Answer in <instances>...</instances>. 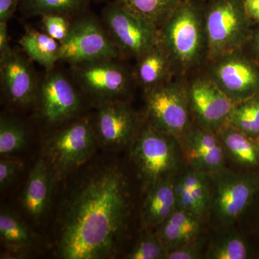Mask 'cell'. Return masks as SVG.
I'll use <instances>...</instances> for the list:
<instances>
[{
	"instance_id": "e0dca14e",
	"label": "cell",
	"mask_w": 259,
	"mask_h": 259,
	"mask_svg": "<svg viewBox=\"0 0 259 259\" xmlns=\"http://www.w3.org/2000/svg\"><path fill=\"white\" fill-rule=\"evenodd\" d=\"M136 61L133 70L135 81L144 92L161 86L176 77L171 59L159 41Z\"/></svg>"
},
{
	"instance_id": "30bf717a",
	"label": "cell",
	"mask_w": 259,
	"mask_h": 259,
	"mask_svg": "<svg viewBox=\"0 0 259 259\" xmlns=\"http://www.w3.org/2000/svg\"><path fill=\"white\" fill-rule=\"evenodd\" d=\"M134 141L132 158L147 185L171 178L177 167V140L146 122Z\"/></svg>"
},
{
	"instance_id": "8fae6325",
	"label": "cell",
	"mask_w": 259,
	"mask_h": 259,
	"mask_svg": "<svg viewBox=\"0 0 259 259\" xmlns=\"http://www.w3.org/2000/svg\"><path fill=\"white\" fill-rule=\"evenodd\" d=\"M182 79L193 122L217 133L228 122L234 103L203 69Z\"/></svg>"
},
{
	"instance_id": "9a60e30c",
	"label": "cell",
	"mask_w": 259,
	"mask_h": 259,
	"mask_svg": "<svg viewBox=\"0 0 259 259\" xmlns=\"http://www.w3.org/2000/svg\"><path fill=\"white\" fill-rule=\"evenodd\" d=\"M94 126L97 140L110 148L132 142L141 128L137 114L123 100L99 105Z\"/></svg>"
},
{
	"instance_id": "4fadbf2b",
	"label": "cell",
	"mask_w": 259,
	"mask_h": 259,
	"mask_svg": "<svg viewBox=\"0 0 259 259\" xmlns=\"http://www.w3.org/2000/svg\"><path fill=\"white\" fill-rule=\"evenodd\" d=\"M215 175L213 209L223 224L236 221L251 203L259 189V177L221 171Z\"/></svg>"
},
{
	"instance_id": "cb8c5ba5",
	"label": "cell",
	"mask_w": 259,
	"mask_h": 259,
	"mask_svg": "<svg viewBox=\"0 0 259 259\" xmlns=\"http://www.w3.org/2000/svg\"><path fill=\"white\" fill-rule=\"evenodd\" d=\"M91 0H20L19 10L27 18L61 15L74 19L88 11Z\"/></svg>"
},
{
	"instance_id": "ba28073f",
	"label": "cell",
	"mask_w": 259,
	"mask_h": 259,
	"mask_svg": "<svg viewBox=\"0 0 259 259\" xmlns=\"http://www.w3.org/2000/svg\"><path fill=\"white\" fill-rule=\"evenodd\" d=\"M102 21L122 58L137 59L159 41V29L115 0L102 10Z\"/></svg>"
},
{
	"instance_id": "603a6c76",
	"label": "cell",
	"mask_w": 259,
	"mask_h": 259,
	"mask_svg": "<svg viewBox=\"0 0 259 259\" xmlns=\"http://www.w3.org/2000/svg\"><path fill=\"white\" fill-rule=\"evenodd\" d=\"M19 44L30 61L40 64L47 71L54 68L60 59V42L46 32L27 30Z\"/></svg>"
},
{
	"instance_id": "52a82bcc",
	"label": "cell",
	"mask_w": 259,
	"mask_h": 259,
	"mask_svg": "<svg viewBox=\"0 0 259 259\" xmlns=\"http://www.w3.org/2000/svg\"><path fill=\"white\" fill-rule=\"evenodd\" d=\"M101 59L73 66V78L81 93L99 105L129 96L135 84L134 73L119 61Z\"/></svg>"
},
{
	"instance_id": "44dd1931",
	"label": "cell",
	"mask_w": 259,
	"mask_h": 259,
	"mask_svg": "<svg viewBox=\"0 0 259 259\" xmlns=\"http://www.w3.org/2000/svg\"><path fill=\"white\" fill-rule=\"evenodd\" d=\"M200 228L199 218L177 209L158 226L156 233L168 252L197 238Z\"/></svg>"
},
{
	"instance_id": "5b68a950",
	"label": "cell",
	"mask_w": 259,
	"mask_h": 259,
	"mask_svg": "<svg viewBox=\"0 0 259 259\" xmlns=\"http://www.w3.org/2000/svg\"><path fill=\"white\" fill-rule=\"evenodd\" d=\"M93 122L88 118L70 122L48 138L45 158L56 179L66 176L88 161L97 141Z\"/></svg>"
},
{
	"instance_id": "3957f363",
	"label": "cell",
	"mask_w": 259,
	"mask_h": 259,
	"mask_svg": "<svg viewBox=\"0 0 259 259\" xmlns=\"http://www.w3.org/2000/svg\"><path fill=\"white\" fill-rule=\"evenodd\" d=\"M203 16L208 59L243 49L251 36L244 0H211L204 3Z\"/></svg>"
},
{
	"instance_id": "484cf974",
	"label": "cell",
	"mask_w": 259,
	"mask_h": 259,
	"mask_svg": "<svg viewBox=\"0 0 259 259\" xmlns=\"http://www.w3.org/2000/svg\"><path fill=\"white\" fill-rule=\"evenodd\" d=\"M158 29L177 9L182 0H115Z\"/></svg>"
},
{
	"instance_id": "f546056e",
	"label": "cell",
	"mask_w": 259,
	"mask_h": 259,
	"mask_svg": "<svg viewBox=\"0 0 259 259\" xmlns=\"http://www.w3.org/2000/svg\"><path fill=\"white\" fill-rule=\"evenodd\" d=\"M167 251L156 233L145 231L137 244L127 255L130 259L166 258Z\"/></svg>"
},
{
	"instance_id": "4dcf8cb0",
	"label": "cell",
	"mask_w": 259,
	"mask_h": 259,
	"mask_svg": "<svg viewBox=\"0 0 259 259\" xmlns=\"http://www.w3.org/2000/svg\"><path fill=\"white\" fill-rule=\"evenodd\" d=\"M72 19L61 15H47L41 17L46 33L61 42L67 37Z\"/></svg>"
},
{
	"instance_id": "d590c367",
	"label": "cell",
	"mask_w": 259,
	"mask_h": 259,
	"mask_svg": "<svg viewBox=\"0 0 259 259\" xmlns=\"http://www.w3.org/2000/svg\"><path fill=\"white\" fill-rule=\"evenodd\" d=\"M8 23H0V58L3 57L12 51L10 45Z\"/></svg>"
},
{
	"instance_id": "ffe728a7",
	"label": "cell",
	"mask_w": 259,
	"mask_h": 259,
	"mask_svg": "<svg viewBox=\"0 0 259 259\" xmlns=\"http://www.w3.org/2000/svg\"><path fill=\"white\" fill-rule=\"evenodd\" d=\"M148 187L141 219L145 226L158 227L177 209L174 180L166 179Z\"/></svg>"
},
{
	"instance_id": "7c38bea8",
	"label": "cell",
	"mask_w": 259,
	"mask_h": 259,
	"mask_svg": "<svg viewBox=\"0 0 259 259\" xmlns=\"http://www.w3.org/2000/svg\"><path fill=\"white\" fill-rule=\"evenodd\" d=\"M81 93L74 78L53 68L39 81L35 102H38L40 115L48 124L61 125L79 111Z\"/></svg>"
},
{
	"instance_id": "277c9868",
	"label": "cell",
	"mask_w": 259,
	"mask_h": 259,
	"mask_svg": "<svg viewBox=\"0 0 259 259\" xmlns=\"http://www.w3.org/2000/svg\"><path fill=\"white\" fill-rule=\"evenodd\" d=\"M146 122L177 141L193 124L183 79H175L144 92Z\"/></svg>"
},
{
	"instance_id": "d4e9b609",
	"label": "cell",
	"mask_w": 259,
	"mask_h": 259,
	"mask_svg": "<svg viewBox=\"0 0 259 259\" xmlns=\"http://www.w3.org/2000/svg\"><path fill=\"white\" fill-rule=\"evenodd\" d=\"M0 239L8 252L20 253L32 243V236L28 227L22 220L9 209L0 212Z\"/></svg>"
},
{
	"instance_id": "f35d334b",
	"label": "cell",
	"mask_w": 259,
	"mask_h": 259,
	"mask_svg": "<svg viewBox=\"0 0 259 259\" xmlns=\"http://www.w3.org/2000/svg\"><path fill=\"white\" fill-rule=\"evenodd\" d=\"M95 1H97V2H102V1H105V0H95Z\"/></svg>"
},
{
	"instance_id": "8992f818",
	"label": "cell",
	"mask_w": 259,
	"mask_h": 259,
	"mask_svg": "<svg viewBox=\"0 0 259 259\" xmlns=\"http://www.w3.org/2000/svg\"><path fill=\"white\" fill-rule=\"evenodd\" d=\"M121 58L102 19L88 11L72 19L67 37L60 42L59 61L72 66Z\"/></svg>"
},
{
	"instance_id": "9c48e42d",
	"label": "cell",
	"mask_w": 259,
	"mask_h": 259,
	"mask_svg": "<svg viewBox=\"0 0 259 259\" xmlns=\"http://www.w3.org/2000/svg\"><path fill=\"white\" fill-rule=\"evenodd\" d=\"M202 69L233 103L259 93V65L243 49L207 59Z\"/></svg>"
},
{
	"instance_id": "6da1fadb",
	"label": "cell",
	"mask_w": 259,
	"mask_h": 259,
	"mask_svg": "<svg viewBox=\"0 0 259 259\" xmlns=\"http://www.w3.org/2000/svg\"><path fill=\"white\" fill-rule=\"evenodd\" d=\"M131 209L128 182L120 167L105 163L77 179L61 209L58 251L66 259L112 257Z\"/></svg>"
},
{
	"instance_id": "7a4b0ae2",
	"label": "cell",
	"mask_w": 259,
	"mask_h": 259,
	"mask_svg": "<svg viewBox=\"0 0 259 259\" xmlns=\"http://www.w3.org/2000/svg\"><path fill=\"white\" fill-rule=\"evenodd\" d=\"M204 3L182 0L159 28V44L169 56L176 77L202 69L208 59Z\"/></svg>"
},
{
	"instance_id": "1f68e13d",
	"label": "cell",
	"mask_w": 259,
	"mask_h": 259,
	"mask_svg": "<svg viewBox=\"0 0 259 259\" xmlns=\"http://www.w3.org/2000/svg\"><path fill=\"white\" fill-rule=\"evenodd\" d=\"M203 238H197L179 248L167 252L166 259L199 258L203 250Z\"/></svg>"
},
{
	"instance_id": "d6986e66",
	"label": "cell",
	"mask_w": 259,
	"mask_h": 259,
	"mask_svg": "<svg viewBox=\"0 0 259 259\" xmlns=\"http://www.w3.org/2000/svg\"><path fill=\"white\" fill-rule=\"evenodd\" d=\"M204 172L192 169L174 180L177 209L200 219L209 205V182Z\"/></svg>"
},
{
	"instance_id": "e575fe53",
	"label": "cell",
	"mask_w": 259,
	"mask_h": 259,
	"mask_svg": "<svg viewBox=\"0 0 259 259\" xmlns=\"http://www.w3.org/2000/svg\"><path fill=\"white\" fill-rule=\"evenodd\" d=\"M243 50L259 65V25L253 28L251 36Z\"/></svg>"
},
{
	"instance_id": "f1b7e54d",
	"label": "cell",
	"mask_w": 259,
	"mask_h": 259,
	"mask_svg": "<svg viewBox=\"0 0 259 259\" xmlns=\"http://www.w3.org/2000/svg\"><path fill=\"white\" fill-rule=\"evenodd\" d=\"M208 255L212 259H245L248 258L249 250L241 236L229 234L212 245Z\"/></svg>"
},
{
	"instance_id": "83f0119b",
	"label": "cell",
	"mask_w": 259,
	"mask_h": 259,
	"mask_svg": "<svg viewBox=\"0 0 259 259\" xmlns=\"http://www.w3.org/2000/svg\"><path fill=\"white\" fill-rule=\"evenodd\" d=\"M28 132L20 121L13 117L0 119V154L10 156L23 151L28 143Z\"/></svg>"
},
{
	"instance_id": "5bb4252c",
	"label": "cell",
	"mask_w": 259,
	"mask_h": 259,
	"mask_svg": "<svg viewBox=\"0 0 259 259\" xmlns=\"http://www.w3.org/2000/svg\"><path fill=\"white\" fill-rule=\"evenodd\" d=\"M39 81L30 60L12 49L0 58L1 91L8 104L18 107L35 103Z\"/></svg>"
},
{
	"instance_id": "7402d4cb",
	"label": "cell",
	"mask_w": 259,
	"mask_h": 259,
	"mask_svg": "<svg viewBox=\"0 0 259 259\" xmlns=\"http://www.w3.org/2000/svg\"><path fill=\"white\" fill-rule=\"evenodd\" d=\"M225 151L240 166L252 168L259 165V141L227 122L217 131Z\"/></svg>"
},
{
	"instance_id": "8d00e7d4",
	"label": "cell",
	"mask_w": 259,
	"mask_h": 259,
	"mask_svg": "<svg viewBox=\"0 0 259 259\" xmlns=\"http://www.w3.org/2000/svg\"><path fill=\"white\" fill-rule=\"evenodd\" d=\"M245 9L253 25H259V0H244Z\"/></svg>"
},
{
	"instance_id": "836d02e7",
	"label": "cell",
	"mask_w": 259,
	"mask_h": 259,
	"mask_svg": "<svg viewBox=\"0 0 259 259\" xmlns=\"http://www.w3.org/2000/svg\"><path fill=\"white\" fill-rule=\"evenodd\" d=\"M19 5L20 0H0V23H8L19 8Z\"/></svg>"
},
{
	"instance_id": "74e56055",
	"label": "cell",
	"mask_w": 259,
	"mask_h": 259,
	"mask_svg": "<svg viewBox=\"0 0 259 259\" xmlns=\"http://www.w3.org/2000/svg\"><path fill=\"white\" fill-rule=\"evenodd\" d=\"M198 1L202 3H207V2L211 1V0H198Z\"/></svg>"
},
{
	"instance_id": "ac0fdd59",
	"label": "cell",
	"mask_w": 259,
	"mask_h": 259,
	"mask_svg": "<svg viewBox=\"0 0 259 259\" xmlns=\"http://www.w3.org/2000/svg\"><path fill=\"white\" fill-rule=\"evenodd\" d=\"M55 180L45 158L37 160L29 175L21 199L24 209L31 217L39 218L47 212Z\"/></svg>"
},
{
	"instance_id": "d6a6232c",
	"label": "cell",
	"mask_w": 259,
	"mask_h": 259,
	"mask_svg": "<svg viewBox=\"0 0 259 259\" xmlns=\"http://www.w3.org/2000/svg\"><path fill=\"white\" fill-rule=\"evenodd\" d=\"M23 163L19 160L3 158L0 161V188L4 190L11 185L20 172L23 169Z\"/></svg>"
},
{
	"instance_id": "2e32d148",
	"label": "cell",
	"mask_w": 259,
	"mask_h": 259,
	"mask_svg": "<svg viewBox=\"0 0 259 259\" xmlns=\"http://www.w3.org/2000/svg\"><path fill=\"white\" fill-rule=\"evenodd\" d=\"M180 142L193 169L207 175L222 171L226 151L215 132L193 122Z\"/></svg>"
},
{
	"instance_id": "4316f807",
	"label": "cell",
	"mask_w": 259,
	"mask_h": 259,
	"mask_svg": "<svg viewBox=\"0 0 259 259\" xmlns=\"http://www.w3.org/2000/svg\"><path fill=\"white\" fill-rule=\"evenodd\" d=\"M227 122L259 141V93L233 104Z\"/></svg>"
}]
</instances>
